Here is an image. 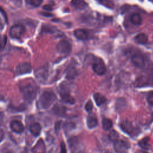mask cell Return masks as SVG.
<instances>
[{"label":"cell","mask_w":153,"mask_h":153,"mask_svg":"<svg viewBox=\"0 0 153 153\" xmlns=\"http://www.w3.org/2000/svg\"><path fill=\"white\" fill-rule=\"evenodd\" d=\"M29 130L34 136H38L41 133V126L38 123H33L30 125Z\"/></svg>","instance_id":"cell-14"},{"label":"cell","mask_w":153,"mask_h":153,"mask_svg":"<svg viewBox=\"0 0 153 153\" xmlns=\"http://www.w3.org/2000/svg\"><path fill=\"white\" fill-rule=\"evenodd\" d=\"M32 153H45V146L44 141L39 139L32 149Z\"/></svg>","instance_id":"cell-12"},{"label":"cell","mask_w":153,"mask_h":153,"mask_svg":"<svg viewBox=\"0 0 153 153\" xmlns=\"http://www.w3.org/2000/svg\"><path fill=\"white\" fill-rule=\"evenodd\" d=\"M16 1V2L17 4H19V5H21L22 4V0H14Z\"/></svg>","instance_id":"cell-35"},{"label":"cell","mask_w":153,"mask_h":153,"mask_svg":"<svg viewBox=\"0 0 153 153\" xmlns=\"http://www.w3.org/2000/svg\"><path fill=\"white\" fill-rule=\"evenodd\" d=\"M76 74V71L75 69V68L73 66H71L70 68H68V74L67 76L68 78H74Z\"/></svg>","instance_id":"cell-25"},{"label":"cell","mask_w":153,"mask_h":153,"mask_svg":"<svg viewBox=\"0 0 153 153\" xmlns=\"http://www.w3.org/2000/svg\"><path fill=\"white\" fill-rule=\"evenodd\" d=\"M74 36L79 40H85L88 36V32L87 30L83 29H78L74 31Z\"/></svg>","instance_id":"cell-13"},{"label":"cell","mask_w":153,"mask_h":153,"mask_svg":"<svg viewBox=\"0 0 153 153\" xmlns=\"http://www.w3.org/2000/svg\"><path fill=\"white\" fill-rule=\"evenodd\" d=\"M54 27L48 25H44L42 26V30L44 32H48V33H53L55 32L54 29H53Z\"/></svg>","instance_id":"cell-24"},{"label":"cell","mask_w":153,"mask_h":153,"mask_svg":"<svg viewBox=\"0 0 153 153\" xmlns=\"http://www.w3.org/2000/svg\"><path fill=\"white\" fill-rule=\"evenodd\" d=\"M87 125L89 128H93L97 125V119L94 115H89L87 119Z\"/></svg>","instance_id":"cell-18"},{"label":"cell","mask_w":153,"mask_h":153,"mask_svg":"<svg viewBox=\"0 0 153 153\" xmlns=\"http://www.w3.org/2000/svg\"><path fill=\"white\" fill-rule=\"evenodd\" d=\"M56 100V96L50 90H44L39 97L38 104L39 108L47 109L49 108Z\"/></svg>","instance_id":"cell-2"},{"label":"cell","mask_w":153,"mask_h":153,"mask_svg":"<svg viewBox=\"0 0 153 153\" xmlns=\"http://www.w3.org/2000/svg\"><path fill=\"white\" fill-rule=\"evenodd\" d=\"M134 40L139 44H144L147 42L148 38H147V36L146 34H145L143 33H140L134 37Z\"/></svg>","instance_id":"cell-20"},{"label":"cell","mask_w":153,"mask_h":153,"mask_svg":"<svg viewBox=\"0 0 153 153\" xmlns=\"http://www.w3.org/2000/svg\"><path fill=\"white\" fill-rule=\"evenodd\" d=\"M149 138L148 137H145L139 142V145L140 147L145 149H148L149 148Z\"/></svg>","instance_id":"cell-22"},{"label":"cell","mask_w":153,"mask_h":153,"mask_svg":"<svg viewBox=\"0 0 153 153\" xmlns=\"http://www.w3.org/2000/svg\"><path fill=\"white\" fill-rule=\"evenodd\" d=\"M56 48L59 53L62 54H68L71 51V45L69 41L63 39L58 42Z\"/></svg>","instance_id":"cell-8"},{"label":"cell","mask_w":153,"mask_h":153,"mask_svg":"<svg viewBox=\"0 0 153 153\" xmlns=\"http://www.w3.org/2000/svg\"><path fill=\"white\" fill-rule=\"evenodd\" d=\"M42 8L46 11H51L53 10V7L50 4H46Z\"/></svg>","instance_id":"cell-31"},{"label":"cell","mask_w":153,"mask_h":153,"mask_svg":"<svg viewBox=\"0 0 153 153\" xmlns=\"http://www.w3.org/2000/svg\"><path fill=\"white\" fill-rule=\"evenodd\" d=\"M11 129L15 133H22L24 131V126L19 120H13L10 123Z\"/></svg>","instance_id":"cell-11"},{"label":"cell","mask_w":153,"mask_h":153,"mask_svg":"<svg viewBox=\"0 0 153 153\" xmlns=\"http://www.w3.org/2000/svg\"><path fill=\"white\" fill-rule=\"evenodd\" d=\"M146 100L148 103L150 105H153V90L149 91L146 96Z\"/></svg>","instance_id":"cell-27"},{"label":"cell","mask_w":153,"mask_h":153,"mask_svg":"<svg viewBox=\"0 0 153 153\" xmlns=\"http://www.w3.org/2000/svg\"><path fill=\"white\" fill-rule=\"evenodd\" d=\"M118 134L115 130H112L109 134V139L112 141H116L118 140Z\"/></svg>","instance_id":"cell-23"},{"label":"cell","mask_w":153,"mask_h":153,"mask_svg":"<svg viewBox=\"0 0 153 153\" xmlns=\"http://www.w3.org/2000/svg\"><path fill=\"white\" fill-rule=\"evenodd\" d=\"M112 126V120L108 118H103L102 120V127L104 130H108Z\"/></svg>","instance_id":"cell-21"},{"label":"cell","mask_w":153,"mask_h":153,"mask_svg":"<svg viewBox=\"0 0 153 153\" xmlns=\"http://www.w3.org/2000/svg\"><path fill=\"white\" fill-rule=\"evenodd\" d=\"M0 136H1V141H2L4 137V132L2 129L1 130V131H0Z\"/></svg>","instance_id":"cell-34"},{"label":"cell","mask_w":153,"mask_h":153,"mask_svg":"<svg viewBox=\"0 0 153 153\" xmlns=\"http://www.w3.org/2000/svg\"><path fill=\"white\" fill-rule=\"evenodd\" d=\"M32 71V67L30 63L23 62L19 64L16 68V72L17 75H23L30 73Z\"/></svg>","instance_id":"cell-9"},{"label":"cell","mask_w":153,"mask_h":153,"mask_svg":"<svg viewBox=\"0 0 153 153\" xmlns=\"http://www.w3.org/2000/svg\"><path fill=\"white\" fill-rule=\"evenodd\" d=\"M71 4L75 8L79 10H82L85 8L87 5L84 0H72Z\"/></svg>","instance_id":"cell-17"},{"label":"cell","mask_w":153,"mask_h":153,"mask_svg":"<svg viewBox=\"0 0 153 153\" xmlns=\"http://www.w3.org/2000/svg\"><path fill=\"white\" fill-rule=\"evenodd\" d=\"M58 91L62 100L66 103L74 104L75 102L74 98L70 95L69 87L65 82H62L58 87Z\"/></svg>","instance_id":"cell-3"},{"label":"cell","mask_w":153,"mask_h":153,"mask_svg":"<svg viewBox=\"0 0 153 153\" xmlns=\"http://www.w3.org/2000/svg\"><path fill=\"white\" fill-rule=\"evenodd\" d=\"M41 14V15L42 16H45V17H51L53 16V15L51 13H39Z\"/></svg>","instance_id":"cell-33"},{"label":"cell","mask_w":153,"mask_h":153,"mask_svg":"<svg viewBox=\"0 0 153 153\" xmlns=\"http://www.w3.org/2000/svg\"><path fill=\"white\" fill-rule=\"evenodd\" d=\"M53 112L59 116H64L66 114V107L56 104L53 107Z\"/></svg>","instance_id":"cell-15"},{"label":"cell","mask_w":153,"mask_h":153,"mask_svg":"<svg viewBox=\"0 0 153 153\" xmlns=\"http://www.w3.org/2000/svg\"><path fill=\"white\" fill-rule=\"evenodd\" d=\"M130 21L133 25H140L142 22V17L139 13H134L130 16Z\"/></svg>","instance_id":"cell-16"},{"label":"cell","mask_w":153,"mask_h":153,"mask_svg":"<svg viewBox=\"0 0 153 153\" xmlns=\"http://www.w3.org/2000/svg\"><path fill=\"white\" fill-rule=\"evenodd\" d=\"M30 3L32 5L38 7L42 4V0H30Z\"/></svg>","instance_id":"cell-29"},{"label":"cell","mask_w":153,"mask_h":153,"mask_svg":"<svg viewBox=\"0 0 153 153\" xmlns=\"http://www.w3.org/2000/svg\"><path fill=\"white\" fill-rule=\"evenodd\" d=\"M114 148L117 153H126L130 148V144L123 140H117L114 142Z\"/></svg>","instance_id":"cell-7"},{"label":"cell","mask_w":153,"mask_h":153,"mask_svg":"<svg viewBox=\"0 0 153 153\" xmlns=\"http://www.w3.org/2000/svg\"><path fill=\"white\" fill-rule=\"evenodd\" d=\"M25 32V27L22 25H15L10 30V35L13 38L19 39Z\"/></svg>","instance_id":"cell-6"},{"label":"cell","mask_w":153,"mask_h":153,"mask_svg":"<svg viewBox=\"0 0 153 153\" xmlns=\"http://www.w3.org/2000/svg\"><path fill=\"white\" fill-rule=\"evenodd\" d=\"M138 153H148V152H146V151H140Z\"/></svg>","instance_id":"cell-36"},{"label":"cell","mask_w":153,"mask_h":153,"mask_svg":"<svg viewBox=\"0 0 153 153\" xmlns=\"http://www.w3.org/2000/svg\"><path fill=\"white\" fill-rule=\"evenodd\" d=\"M131 62L136 68H142L145 65V59L143 55L135 54L131 57Z\"/></svg>","instance_id":"cell-10"},{"label":"cell","mask_w":153,"mask_h":153,"mask_svg":"<svg viewBox=\"0 0 153 153\" xmlns=\"http://www.w3.org/2000/svg\"><path fill=\"white\" fill-rule=\"evenodd\" d=\"M99 1L101 4H103L104 5H105L108 8H112L114 7V4L111 0H99Z\"/></svg>","instance_id":"cell-26"},{"label":"cell","mask_w":153,"mask_h":153,"mask_svg":"<svg viewBox=\"0 0 153 153\" xmlns=\"http://www.w3.org/2000/svg\"><path fill=\"white\" fill-rule=\"evenodd\" d=\"M93 103L91 102V100H89L85 104V109L88 112H90L92 109H93Z\"/></svg>","instance_id":"cell-28"},{"label":"cell","mask_w":153,"mask_h":153,"mask_svg":"<svg viewBox=\"0 0 153 153\" xmlns=\"http://www.w3.org/2000/svg\"><path fill=\"white\" fill-rule=\"evenodd\" d=\"M7 43V36H4L1 39V50H3Z\"/></svg>","instance_id":"cell-30"},{"label":"cell","mask_w":153,"mask_h":153,"mask_svg":"<svg viewBox=\"0 0 153 153\" xmlns=\"http://www.w3.org/2000/svg\"><path fill=\"white\" fill-rule=\"evenodd\" d=\"M93 71L99 75H102L106 72V66L103 61L100 59L97 58L92 65Z\"/></svg>","instance_id":"cell-5"},{"label":"cell","mask_w":153,"mask_h":153,"mask_svg":"<svg viewBox=\"0 0 153 153\" xmlns=\"http://www.w3.org/2000/svg\"><path fill=\"white\" fill-rule=\"evenodd\" d=\"M94 99L97 106H100L106 101V98L100 93H95L93 95Z\"/></svg>","instance_id":"cell-19"},{"label":"cell","mask_w":153,"mask_h":153,"mask_svg":"<svg viewBox=\"0 0 153 153\" xmlns=\"http://www.w3.org/2000/svg\"><path fill=\"white\" fill-rule=\"evenodd\" d=\"M60 153H66V146L64 143V142L61 143V149H60Z\"/></svg>","instance_id":"cell-32"},{"label":"cell","mask_w":153,"mask_h":153,"mask_svg":"<svg viewBox=\"0 0 153 153\" xmlns=\"http://www.w3.org/2000/svg\"><path fill=\"white\" fill-rule=\"evenodd\" d=\"M20 90L24 99L26 101L31 102L36 96L38 87L34 81L32 79H29L20 84Z\"/></svg>","instance_id":"cell-1"},{"label":"cell","mask_w":153,"mask_h":153,"mask_svg":"<svg viewBox=\"0 0 153 153\" xmlns=\"http://www.w3.org/2000/svg\"><path fill=\"white\" fill-rule=\"evenodd\" d=\"M121 129L130 136H135L139 132V129L136 127L131 122L128 120H123L120 123Z\"/></svg>","instance_id":"cell-4"}]
</instances>
